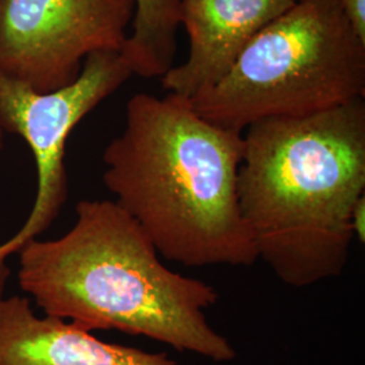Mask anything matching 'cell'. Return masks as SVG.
Returning <instances> with one entry per match:
<instances>
[{"label":"cell","instance_id":"cell-10","mask_svg":"<svg viewBox=\"0 0 365 365\" xmlns=\"http://www.w3.org/2000/svg\"><path fill=\"white\" fill-rule=\"evenodd\" d=\"M359 37L365 42V0H339Z\"/></svg>","mask_w":365,"mask_h":365},{"label":"cell","instance_id":"cell-13","mask_svg":"<svg viewBox=\"0 0 365 365\" xmlns=\"http://www.w3.org/2000/svg\"><path fill=\"white\" fill-rule=\"evenodd\" d=\"M3 149V131L0 130V150Z\"/></svg>","mask_w":365,"mask_h":365},{"label":"cell","instance_id":"cell-6","mask_svg":"<svg viewBox=\"0 0 365 365\" xmlns=\"http://www.w3.org/2000/svg\"><path fill=\"white\" fill-rule=\"evenodd\" d=\"M133 15V0H0V73L60 90L92 53L122 51Z\"/></svg>","mask_w":365,"mask_h":365},{"label":"cell","instance_id":"cell-3","mask_svg":"<svg viewBox=\"0 0 365 365\" xmlns=\"http://www.w3.org/2000/svg\"><path fill=\"white\" fill-rule=\"evenodd\" d=\"M242 134L200 117L185 98L135 93L106 146L103 182L158 255L190 268L252 267L237 178Z\"/></svg>","mask_w":365,"mask_h":365},{"label":"cell","instance_id":"cell-2","mask_svg":"<svg viewBox=\"0 0 365 365\" xmlns=\"http://www.w3.org/2000/svg\"><path fill=\"white\" fill-rule=\"evenodd\" d=\"M18 253L19 286L45 315L88 331L143 336L215 363L237 356L207 321L218 291L168 268L115 200L78 202L76 222L66 235L31 240Z\"/></svg>","mask_w":365,"mask_h":365},{"label":"cell","instance_id":"cell-4","mask_svg":"<svg viewBox=\"0 0 365 365\" xmlns=\"http://www.w3.org/2000/svg\"><path fill=\"white\" fill-rule=\"evenodd\" d=\"M365 98V42L339 0H297L249 42L230 71L191 102L225 130L300 117Z\"/></svg>","mask_w":365,"mask_h":365},{"label":"cell","instance_id":"cell-1","mask_svg":"<svg viewBox=\"0 0 365 365\" xmlns=\"http://www.w3.org/2000/svg\"><path fill=\"white\" fill-rule=\"evenodd\" d=\"M242 140L237 196L257 260L289 287L339 277L365 196V98L262 119Z\"/></svg>","mask_w":365,"mask_h":365},{"label":"cell","instance_id":"cell-11","mask_svg":"<svg viewBox=\"0 0 365 365\" xmlns=\"http://www.w3.org/2000/svg\"><path fill=\"white\" fill-rule=\"evenodd\" d=\"M364 214H365V196L357 203L356 209L353 211L352 227L353 235L357 241L364 242Z\"/></svg>","mask_w":365,"mask_h":365},{"label":"cell","instance_id":"cell-9","mask_svg":"<svg viewBox=\"0 0 365 365\" xmlns=\"http://www.w3.org/2000/svg\"><path fill=\"white\" fill-rule=\"evenodd\" d=\"M131 33L120 51L134 76L163 78L175 66L182 0H133Z\"/></svg>","mask_w":365,"mask_h":365},{"label":"cell","instance_id":"cell-12","mask_svg":"<svg viewBox=\"0 0 365 365\" xmlns=\"http://www.w3.org/2000/svg\"><path fill=\"white\" fill-rule=\"evenodd\" d=\"M6 257H1L0 256V300L3 299V295H4V289H6V284H7V280L10 277V268L6 262Z\"/></svg>","mask_w":365,"mask_h":365},{"label":"cell","instance_id":"cell-7","mask_svg":"<svg viewBox=\"0 0 365 365\" xmlns=\"http://www.w3.org/2000/svg\"><path fill=\"white\" fill-rule=\"evenodd\" d=\"M297 0H182L180 26L190 53L161 78L164 91L192 101L230 71L261 30Z\"/></svg>","mask_w":365,"mask_h":365},{"label":"cell","instance_id":"cell-8","mask_svg":"<svg viewBox=\"0 0 365 365\" xmlns=\"http://www.w3.org/2000/svg\"><path fill=\"white\" fill-rule=\"evenodd\" d=\"M0 365H179L167 353L108 344L69 321L39 318L25 297L0 300Z\"/></svg>","mask_w":365,"mask_h":365},{"label":"cell","instance_id":"cell-5","mask_svg":"<svg viewBox=\"0 0 365 365\" xmlns=\"http://www.w3.org/2000/svg\"><path fill=\"white\" fill-rule=\"evenodd\" d=\"M133 75L120 52L90 54L78 78L56 91L38 93L19 80L0 73V130L22 137L30 146L38 175L37 196L16 235L0 244L9 257L46 232L68 199L66 148L78 122Z\"/></svg>","mask_w":365,"mask_h":365}]
</instances>
